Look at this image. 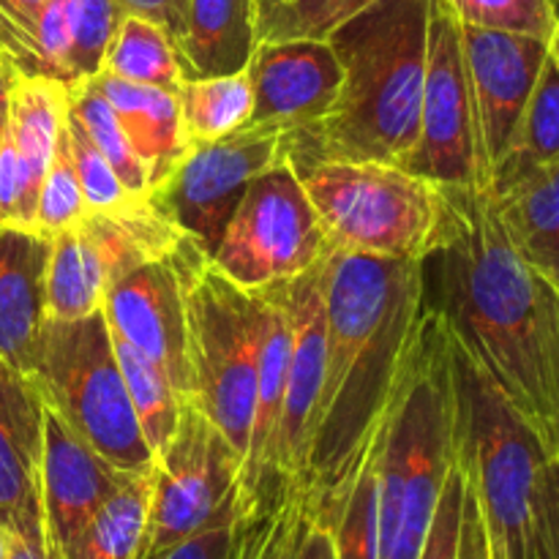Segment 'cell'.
I'll return each mask as SVG.
<instances>
[{"label":"cell","mask_w":559,"mask_h":559,"mask_svg":"<svg viewBox=\"0 0 559 559\" xmlns=\"http://www.w3.org/2000/svg\"><path fill=\"white\" fill-rule=\"evenodd\" d=\"M3 66H5V60H3V55H0V69H3Z\"/></svg>","instance_id":"obj_48"},{"label":"cell","mask_w":559,"mask_h":559,"mask_svg":"<svg viewBox=\"0 0 559 559\" xmlns=\"http://www.w3.org/2000/svg\"><path fill=\"white\" fill-rule=\"evenodd\" d=\"M180 123H183L186 145L202 147L222 136L233 134L249 123L254 109V93L246 71L224 76H200L183 80L178 87Z\"/></svg>","instance_id":"obj_28"},{"label":"cell","mask_w":559,"mask_h":559,"mask_svg":"<svg viewBox=\"0 0 559 559\" xmlns=\"http://www.w3.org/2000/svg\"><path fill=\"white\" fill-rule=\"evenodd\" d=\"M448 342L456 396V462L478 506L489 555L538 559V486L549 453L451 331Z\"/></svg>","instance_id":"obj_4"},{"label":"cell","mask_w":559,"mask_h":559,"mask_svg":"<svg viewBox=\"0 0 559 559\" xmlns=\"http://www.w3.org/2000/svg\"><path fill=\"white\" fill-rule=\"evenodd\" d=\"M183 300L189 404L213 420L246 464L271 300L265 289L251 293L229 282L205 251L189 265Z\"/></svg>","instance_id":"obj_5"},{"label":"cell","mask_w":559,"mask_h":559,"mask_svg":"<svg viewBox=\"0 0 559 559\" xmlns=\"http://www.w3.org/2000/svg\"><path fill=\"white\" fill-rule=\"evenodd\" d=\"M246 74L254 93L249 123L282 134L309 131L325 120L344 80L331 41L257 44Z\"/></svg>","instance_id":"obj_15"},{"label":"cell","mask_w":559,"mask_h":559,"mask_svg":"<svg viewBox=\"0 0 559 559\" xmlns=\"http://www.w3.org/2000/svg\"><path fill=\"white\" fill-rule=\"evenodd\" d=\"M112 333V331H109ZM115 353H118L120 371H123L126 391L134 404L136 420H140L142 437L151 448L153 459L167 448L178 431L180 413H183V399L175 393V388L164 380L162 371L151 364L142 353H136L129 342L112 333Z\"/></svg>","instance_id":"obj_30"},{"label":"cell","mask_w":559,"mask_h":559,"mask_svg":"<svg viewBox=\"0 0 559 559\" xmlns=\"http://www.w3.org/2000/svg\"><path fill=\"white\" fill-rule=\"evenodd\" d=\"M27 380L41 402L118 473H151L153 453L126 391L102 309L71 322L47 320Z\"/></svg>","instance_id":"obj_6"},{"label":"cell","mask_w":559,"mask_h":559,"mask_svg":"<svg viewBox=\"0 0 559 559\" xmlns=\"http://www.w3.org/2000/svg\"><path fill=\"white\" fill-rule=\"evenodd\" d=\"M47 3L49 0H0V49L20 38Z\"/></svg>","instance_id":"obj_43"},{"label":"cell","mask_w":559,"mask_h":559,"mask_svg":"<svg viewBox=\"0 0 559 559\" xmlns=\"http://www.w3.org/2000/svg\"><path fill=\"white\" fill-rule=\"evenodd\" d=\"M102 289L87 267L74 227L49 238L47 320L71 322L102 309Z\"/></svg>","instance_id":"obj_33"},{"label":"cell","mask_w":559,"mask_h":559,"mask_svg":"<svg viewBox=\"0 0 559 559\" xmlns=\"http://www.w3.org/2000/svg\"><path fill=\"white\" fill-rule=\"evenodd\" d=\"M240 473L243 459L227 437L186 402L178 431L153 459L142 559L164 555L240 508Z\"/></svg>","instance_id":"obj_9"},{"label":"cell","mask_w":559,"mask_h":559,"mask_svg":"<svg viewBox=\"0 0 559 559\" xmlns=\"http://www.w3.org/2000/svg\"><path fill=\"white\" fill-rule=\"evenodd\" d=\"M69 115V87L49 76L11 74L3 140L9 142L20 175L16 229L36 233V207L44 178L58 151L60 129Z\"/></svg>","instance_id":"obj_18"},{"label":"cell","mask_w":559,"mask_h":559,"mask_svg":"<svg viewBox=\"0 0 559 559\" xmlns=\"http://www.w3.org/2000/svg\"><path fill=\"white\" fill-rule=\"evenodd\" d=\"M459 559H491L486 544L484 522H480L478 506L464 478V508H462V538H459Z\"/></svg>","instance_id":"obj_42"},{"label":"cell","mask_w":559,"mask_h":559,"mask_svg":"<svg viewBox=\"0 0 559 559\" xmlns=\"http://www.w3.org/2000/svg\"><path fill=\"white\" fill-rule=\"evenodd\" d=\"M464 25L527 33L551 41L557 33L555 0H442Z\"/></svg>","instance_id":"obj_35"},{"label":"cell","mask_w":559,"mask_h":559,"mask_svg":"<svg viewBox=\"0 0 559 559\" xmlns=\"http://www.w3.org/2000/svg\"><path fill=\"white\" fill-rule=\"evenodd\" d=\"M309 519V497L298 480H282L240 513L227 559H295Z\"/></svg>","instance_id":"obj_27"},{"label":"cell","mask_w":559,"mask_h":559,"mask_svg":"<svg viewBox=\"0 0 559 559\" xmlns=\"http://www.w3.org/2000/svg\"><path fill=\"white\" fill-rule=\"evenodd\" d=\"M91 82L107 98L126 140L147 167L151 189H158L189 153L183 123H180L178 93L134 85L104 71H98Z\"/></svg>","instance_id":"obj_21"},{"label":"cell","mask_w":559,"mask_h":559,"mask_svg":"<svg viewBox=\"0 0 559 559\" xmlns=\"http://www.w3.org/2000/svg\"><path fill=\"white\" fill-rule=\"evenodd\" d=\"M431 0H374L331 33L344 80L331 115L284 134L287 162H377L404 167L418 145Z\"/></svg>","instance_id":"obj_3"},{"label":"cell","mask_w":559,"mask_h":559,"mask_svg":"<svg viewBox=\"0 0 559 559\" xmlns=\"http://www.w3.org/2000/svg\"><path fill=\"white\" fill-rule=\"evenodd\" d=\"M559 162V47L551 38V49L544 60L538 82L530 102L513 129L511 142L502 153L500 164L491 173L486 194L508 189L527 175Z\"/></svg>","instance_id":"obj_25"},{"label":"cell","mask_w":559,"mask_h":559,"mask_svg":"<svg viewBox=\"0 0 559 559\" xmlns=\"http://www.w3.org/2000/svg\"><path fill=\"white\" fill-rule=\"evenodd\" d=\"M311 516L333 535L336 559H380L377 522V426L325 502L311 508Z\"/></svg>","instance_id":"obj_24"},{"label":"cell","mask_w":559,"mask_h":559,"mask_svg":"<svg viewBox=\"0 0 559 559\" xmlns=\"http://www.w3.org/2000/svg\"><path fill=\"white\" fill-rule=\"evenodd\" d=\"M328 251L309 194L284 162L251 180L211 262L238 287L262 293L314 267Z\"/></svg>","instance_id":"obj_8"},{"label":"cell","mask_w":559,"mask_h":559,"mask_svg":"<svg viewBox=\"0 0 559 559\" xmlns=\"http://www.w3.org/2000/svg\"><path fill=\"white\" fill-rule=\"evenodd\" d=\"M102 71L134 85H151L173 93L183 85V69L173 38L156 22L134 14H123L120 20L112 44L104 55Z\"/></svg>","instance_id":"obj_29"},{"label":"cell","mask_w":559,"mask_h":559,"mask_svg":"<svg viewBox=\"0 0 559 559\" xmlns=\"http://www.w3.org/2000/svg\"><path fill=\"white\" fill-rule=\"evenodd\" d=\"M407 173L435 186H469L486 191L478 131L462 52V27L442 0H431L420 134Z\"/></svg>","instance_id":"obj_10"},{"label":"cell","mask_w":559,"mask_h":559,"mask_svg":"<svg viewBox=\"0 0 559 559\" xmlns=\"http://www.w3.org/2000/svg\"><path fill=\"white\" fill-rule=\"evenodd\" d=\"M462 508H464V469L453 459L451 469L442 484L440 502L431 519L429 535L418 559H459V538H462Z\"/></svg>","instance_id":"obj_38"},{"label":"cell","mask_w":559,"mask_h":559,"mask_svg":"<svg viewBox=\"0 0 559 559\" xmlns=\"http://www.w3.org/2000/svg\"><path fill=\"white\" fill-rule=\"evenodd\" d=\"M123 14L142 16L151 20L173 38L175 49H178L180 38L186 31V11H189V0H115Z\"/></svg>","instance_id":"obj_41"},{"label":"cell","mask_w":559,"mask_h":559,"mask_svg":"<svg viewBox=\"0 0 559 559\" xmlns=\"http://www.w3.org/2000/svg\"><path fill=\"white\" fill-rule=\"evenodd\" d=\"M240 513L243 511H240V508H235V511H229L227 516L218 519L213 527L202 530L200 535H194V538L173 546V549L164 551V555H158L153 559H227Z\"/></svg>","instance_id":"obj_40"},{"label":"cell","mask_w":559,"mask_h":559,"mask_svg":"<svg viewBox=\"0 0 559 559\" xmlns=\"http://www.w3.org/2000/svg\"><path fill=\"white\" fill-rule=\"evenodd\" d=\"M85 197H82L80 180H76L74 167H71L66 134L63 129H60L58 151H55L49 173L47 178H44L41 197H38L36 233L44 235V238H55V235L63 233V229L74 227V224L85 216Z\"/></svg>","instance_id":"obj_37"},{"label":"cell","mask_w":559,"mask_h":559,"mask_svg":"<svg viewBox=\"0 0 559 559\" xmlns=\"http://www.w3.org/2000/svg\"><path fill=\"white\" fill-rule=\"evenodd\" d=\"M489 197L516 254L559 295V162Z\"/></svg>","instance_id":"obj_22"},{"label":"cell","mask_w":559,"mask_h":559,"mask_svg":"<svg viewBox=\"0 0 559 559\" xmlns=\"http://www.w3.org/2000/svg\"><path fill=\"white\" fill-rule=\"evenodd\" d=\"M295 559H336L331 530H328L325 524L317 522L311 513L309 519H306V527H304V535H300Z\"/></svg>","instance_id":"obj_44"},{"label":"cell","mask_w":559,"mask_h":559,"mask_svg":"<svg viewBox=\"0 0 559 559\" xmlns=\"http://www.w3.org/2000/svg\"><path fill=\"white\" fill-rule=\"evenodd\" d=\"M538 559H559V459H549L540 473Z\"/></svg>","instance_id":"obj_39"},{"label":"cell","mask_w":559,"mask_h":559,"mask_svg":"<svg viewBox=\"0 0 559 559\" xmlns=\"http://www.w3.org/2000/svg\"><path fill=\"white\" fill-rule=\"evenodd\" d=\"M322 293L325 374L306 456L309 511L336 491L380 424L424 309V260L331 249Z\"/></svg>","instance_id":"obj_2"},{"label":"cell","mask_w":559,"mask_h":559,"mask_svg":"<svg viewBox=\"0 0 559 559\" xmlns=\"http://www.w3.org/2000/svg\"><path fill=\"white\" fill-rule=\"evenodd\" d=\"M5 559H58L49 549L47 538H14L9 535V557Z\"/></svg>","instance_id":"obj_45"},{"label":"cell","mask_w":559,"mask_h":559,"mask_svg":"<svg viewBox=\"0 0 559 559\" xmlns=\"http://www.w3.org/2000/svg\"><path fill=\"white\" fill-rule=\"evenodd\" d=\"M459 27H462L464 69H467L475 109L480 169L489 191L491 173L500 164L513 129L527 107L551 41L527 33L491 31L464 22H459Z\"/></svg>","instance_id":"obj_14"},{"label":"cell","mask_w":559,"mask_h":559,"mask_svg":"<svg viewBox=\"0 0 559 559\" xmlns=\"http://www.w3.org/2000/svg\"><path fill=\"white\" fill-rule=\"evenodd\" d=\"M129 475L104 462L52 407L44 404L41 511L49 549L66 557L93 513Z\"/></svg>","instance_id":"obj_16"},{"label":"cell","mask_w":559,"mask_h":559,"mask_svg":"<svg viewBox=\"0 0 559 559\" xmlns=\"http://www.w3.org/2000/svg\"><path fill=\"white\" fill-rule=\"evenodd\" d=\"M440 194L426 304L559 459V295L516 254L486 191L440 186Z\"/></svg>","instance_id":"obj_1"},{"label":"cell","mask_w":559,"mask_h":559,"mask_svg":"<svg viewBox=\"0 0 559 559\" xmlns=\"http://www.w3.org/2000/svg\"><path fill=\"white\" fill-rule=\"evenodd\" d=\"M202 251L205 249L186 235L173 254L126 273L104 293L102 300L109 331L145 355L183 402H189L186 273Z\"/></svg>","instance_id":"obj_12"},{"label":"cell","mask_w":559,"mask_h":559,"mask_svg":"<svg viewBox=\"0 0 559 559\" xmlns=\"http://www.w3.org/2000/svg\"><path fill=\"white\" fill-rule=\"evenodd\" d=\"M74 233L102 295L126 273L173 254L186 238L183 229L151 197L104 211H85L74 224Z\"/></svg>","instance_id":"obj_19"},{"label":"cell","mask_w":559,"mask_h":559,"mask_svg":"<svg viewBox=\"0 0 559 559\" xmlns=\"http://www.w3.org/2000/svg\"><path fill=\"white\" fill-rule=\"evenodd\" d=\"M5 557H9V533L0 527V559H5Z\"/></svg>","instance_id":"obj_47"},{"label":"cell","mask_w":559,"mask_h":559,"mask_svg":"<svg viewBox=\"0 0 559 559\" xmlns=\"http://www.w3.org/2000/svg\"><path fill=\"white\" fill-rule=\"evenodd\" d=\"M325 260V257H322ZM322 260L300 276L276 284L289 311L293 344H289L287 382H284L282 413L267 453L262 495L282 480L306 478L309 435L317 399L325 374V293H322ZM262 500V497H260Z\"/></svg>","instance_id":"obj_13"},{"label":"cell","mask_w":559,"mask_h":559,"mask_svg":"<svg viewBox=\"0 0 559 559\" xmlns=\"http://www.w3.org/2000/svg\"><path fill=\"white\" fill-rule=\"evenodd\" d=\"M254 47V0H189L178 44L183 80L246 71Z\"/></svg>","instance_id":"obj_23"},{"label":"cell","mask_w":559,"mask_h":559,"mask_svg":"<svg viewBox=\"0 0 559 559\" xmlns=\"http://www.w3.org/2000/svg\"><path fill=\"white\" fill-rule=\"evenodd\" d=\"M374 0H254L257 44L328 41Z\"/></svg>","instance_id":"obj_31"},{"label":"cell","mask_w":559,"mask_h":559,"mask_svg":"<svg viewBox=\"0 0 559 559\" xmlns=\"http://www.w3.org/2000/svg\"><path fill=\"white\" fill-rule=\"evenodd\" d=\"M66 145H69L71 167H74L76 180H80L82 197H85L87 211H104V207L123 205V202L136 200L126 191V186L120 183L118 173L112 169V164L98 153V147L93 145L91 136L85 134V129L80 126V120L74 115H66Z\"/></svg>","instance_id":"obj_36"},{"label":"cell","mask_w":559,"mask_h":559,"mask_svg":"<svg viewBox=\"0 0 559 559\" xmlns=\"http://www.w3.org/2000/svg\"><path fill=\"white\" fill-rule=\"evenodd\" d=\"M320 218L328 249L382 260H424L437 243L440 186L393 164L289 162Z\"/></svg>","instance_id":"obj_7"},{"label":"cell","mask_w":559,"mask_h":559,"mask_svg":"<svg viewBox=\"0 0 559 559\" xmlns=\"http://www.w3.org/2000/svg\"><path fill=\"white\" fill-rule=\"evenodd\" d=\"M555 44H557V47H559V38H557V36H555Z\"/></svg>","instance_id":"obj_49"},{"label":"cell","mask_w":559,"mask_h":559,"mask_svg":"<svg viewBox=\"0 0 559 559\" xmlns=\"http://www.w3.org/2000/svg\"><path fill=\"white\" fill-rule=\"evenodd\" d=\"M151 473L129 475L118 491L93 513L63 559H142L151 506Z\"/></svg>","instance_id":"obj_26"},{"label":"cell","mask_w":559,"mask_h":559,"mask_svg":"<svg viewBox=\"0 0 559 559\" xmlns=\"http://www.w3.org/2000/svg\"><path fill=\"white\" fill-rule=\"evenodd\" d=\"M41 442V396L25 374L0 358V527L14 538H47Z\"/></svg>","instance_id":"obj_17"},{"label":"cell","mask_w":559,"mask_h":559,"mask_svg":"<svg viewBox=\"0 0 559 559\" xmlns=\"http://www.w3.org/2000/svg\"><path fill=\"white\" fill-rule=\"evenodd\" d=\"M287 162L284 134L246 123L233 134L191 147L180 167L153 189L151 200L213 254L251 180Z\"/></svg>","instance_id":"obj_11"},{"label":"cell","mask_w":559,"mask_h":559,"mask_svg":"<svg viewBox=\"0 0 559 559\" xmlns=\"http://www.w3.org/2000/svg\"><path fill=\"white\" fill-rule=\"evenodd\" d=\"M11 66L5 63L0 69V136H3V126H5V109H9V82H11Z\"/></svg>","instance_id":"obj_46"},{"label":"cell","mask_w":559,"mask_h":559,"mask_svg":"<svg viewBox=\"0 0 559 559\" xmlns=\"http://www.w3.org/2000/svg\"><path fill=\"white\" fill-rule=\"evenodd\" d=\"M69 14V71L71 87L93 80L102 71L123 11L115 0H66Z\"/></svg>","instance_id":"obj_34"},{"label":"cell","mask_w":559,"mask_h":559,"mask_svg":"<svg viewBox=\"0 0 559 559\" xmlns=\"http://www.w3.org/2000/svg\"><path fill=\"white\" fill-rule=\"evenodd\" d=\"M69 112L80 120V126L91 136L93 145L98 147V153L112 164L126 191L136 197V200H147L153 194L147 167L140 162L134 147L129 145L112 107H109L107 98L102 96V91L91 80L69 87Z\"/></svg>","instance_id":"obj_32"},{"label":"cell","mask_w":559,"mask_h":559,"mask_svg":"<svg viewBox=\"0 0 559 559\" xmlns=\"http://www.w3.org/2000/svg\"><path fill=\"white\" fill-rule=\"evenodd\" d=\"M47 265L49 238L0 227V358L25 377L47 325Z\"/></svg>","instance_id":"obj_20"}]
</instances>
